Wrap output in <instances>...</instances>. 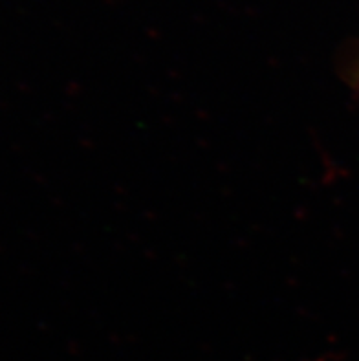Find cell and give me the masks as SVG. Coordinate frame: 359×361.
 Listing matches in <instances>:
<instances>
[{
    "instance_id": "cell-1",
    "label": "cell",
    "mask_w": 359,
    "mask_h": 361,
    "mask_svg": "<svg viewBox=\"0 0 359 361\" xmlns=\"http://www.w3.org/2000/svg\"><path fill=\"white\" fill-rule=\"evenodd\" d=\"M351 82L355 90H359V61L358 64H355V68L351 72Z\"/></svg>"
}]
</instances>
